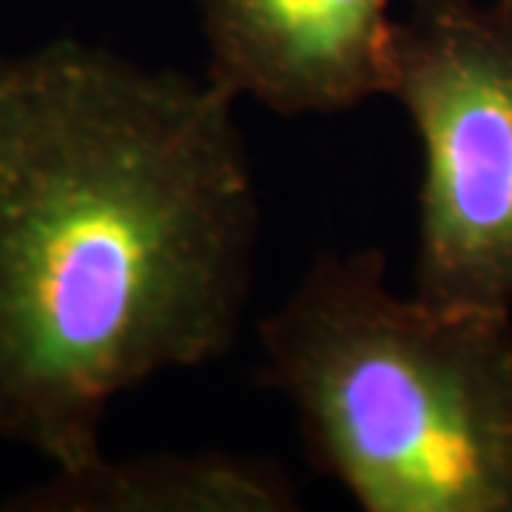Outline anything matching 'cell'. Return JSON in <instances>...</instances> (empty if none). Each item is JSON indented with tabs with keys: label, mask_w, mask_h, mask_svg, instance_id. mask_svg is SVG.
Returning a JSON list of instances; mask_svg holds the SVG:
<instances>
[{
	"label": "cell",
	"mask_w": 512,
	"mask_h": 512,
	"mask_svg": "<svg viewBox=\"0 0 512 512\" xmlns=\"http://www.w3.org/2000/svg\"><path fill=\"white\" fill-rule=\"evenodd\" d=\"M387 94L421 143L413 293L512 311V6L413 0Z\"/></svg>",
	"instance_id": "cell-3"
},
{
	"label": "cell",
	"mask_w": 512,
	"mask_h": 512,
	"mask_svg": "<svg viewBox=\"0 0 512 512\" xmlns=\"http://www.w3.org/2000/svg\"><path fill=\"white\" fill-rule=\"evenodd\" d=\"M6 512H293L299 490L271 458L148 453L109 458L9 495Z\"/></svg>",
	"instance_id": "cell-5"
},
{
	"label": "cell",
	"mask_w": 512,
	"mask_h": 512,
	"mask_svg": "<svg viewBox=\"0 0 512 512\" xmlns=\"http://www.w3.org/2000/svg\"><path fill=\"white\" fill-rule=\"evenodd\" d=\"M498 3H507V6H512V0H498Z\"/></svg>",
	"instance_id": "cell-6"
},
{
	"label": "cell",
	"mask_w": 512,
	"mask_h": 512,
	"mask_svg": "<svg viewBox=\"0 0 512 512\" xmlns=\"http://www.w3.org/2000/svg\"><path fill=\"white\" fill-rule=\"evenodd\" d=\"M234 97L57 37L0 57V439L103 456L111 402L237 342L259 200Z\"/></svg>",
	"instance_id": "cell-1"
},
{
	"label": "cell",
	"mask_w": 512,
	"mask_h": 512,
	"mask_svg": "<svg viewBox=\"0 0 512 512\" xmlns=\"http://www.w3.org/2000/svg\"><path fill=\"white\" fill-rule=\"evenodd\" d=\"M259 345L308 461L365 512H512V311L402 296L359 248L313 259Z\"/></svg>",
	"instance_id": "cell-2"
},
{
	"label": "cell",
	"mask_w": 512,
	"mask_h": 512,
	"mask_svg": "<svg viewBox=\"0 0 512 512\" xmlns=\"http://www.w3.org/2000/svg\"><path fill=\"white\" fill-rule=\"evenodd\" d=\"M393 0H197L205 77L282 117L342 114L393 83Z\"/></svg>",
	"instance_id": "cell-4"
}]
</instances>
